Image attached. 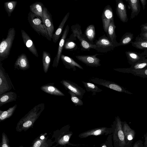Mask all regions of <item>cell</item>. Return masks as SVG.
I'll list each match as a JSON object with an SVG mask.
<instances>
[{
	"label": "cell",
	"instance_id": "obj_20",
	"mask_svg": "<svg viewBox=\"0 0 147 147\" xmlns=\"http://www.w3.org/2000/svg\"><path fill=\"white\" fill-rule=\"evenodd\" d=\"M30 67L28 58L25 54L22 53L18 56L14 63L15 68L18 70H26Z\"/></svg>",
	"mask_w": 147,
	"mask_h": 147
},
{
	"label": "cell",
	"instance_id": "obj_44",
	"mask_svg": "<svg viewBox=\"0 0 147 147\" xmlns=\"http://www.w3.org/2000/svg\"><path fill=\"white\" fill-rule=\"evenodd\" d=\"M144 142L143 145V147H147V132L144 134Z\"/></svg>",
	"mask_w": 147,
	"mask_h": 147
},
{
	"label": "cell",
	"instance_id": "obj_7",
	"mask_svg": "<svg viewBox=\"0 0 147 147\" xmlns=\"http://www.w3.org/2000/svg\"><path fill=\"white\" fill-rule=\"evenodd\" d=\"M15 90L9 76L0 63V95L9 92L11 89Z\"/></svg>",
	"mask_w": 147,
	"mask_h": 147
},
{
	"label": "cell",
	"instance_id": "obj_25",
	"mask_svg": "<svg viewBox=\"0 0 147 147\" xmlns=\"http://www.w3.org/2000/svg\"><path fill=\"white\" fill-rule=\"evenodd\" d=\"M69 14V12H68L65 15L63 19L56 31L53 33L52 39L53 42L54 43H56L57 42L61 35L62 34L64 26L68 18Z\"/></svg>",
	"mask_w": 147,
	"mask_h": 147
},
{
	"label": "cell",
	"instance_id": "obj_3",
	"mask_svg": "<svg viewBox=\"0 0 147 147\" xmlns=\"http://www.w3.org/2000/svg\"><path fill=\"white\" fill-rule=\"evenodd\" d=\"M111 127L113 129L112 135L114 147H129L125 142L121 121L118 116L115 117Z\"/></svg>",
	"mask_w": 147,
	"mask_h": 147
},
{
	"label": "cell",
	"instance_id": "obj_29",
	"mask_svg": "<svg viewBox=\"0 0 147 147\" xmlns=\"http://www.w3.org/2000/svg\"><path fill=\"white\" fill-rule=\"evenodd\" d=\"M116 26L115 24L114 19L111 22L109 27L108 32L107 34V37L112 42L119 46L118 43L116 40L117 36L115 32Z\"/></svg>",
	"mask_w": 147,
	"mask_h": 147
},
{
	"label": "cell",
	"instance_id": "obj_33",
	"mask_svg": "<svg viewBox=\"0 0 147 147\" xmlns=\"http://www.w3.org/2000/svg\"><path fill=\"white\" fill-rule=\"evenodd\" d=\"M134 38V34L129 32H127L124 34L121 38L119 46H124L129 44L131 42Z\"/></svg>",
	"mask_w": 147,
	"mask_h": 147
},
{
	"label": "cell",
	"instance_id": "obj_34",
	"mask_svg": "<svg viewBox=\"0 0 147 147\" xmlns=\"http://www.w3.org/2000/svg\"><path fill=\"white\" fill-rule=\"evenodd\" d=\"M17 3V1H11L4 3V6L9 17H10L15 9Z\"/></svg>",
	"mask_w": 147,
	"mask_h": 147
},
{
	"label": "cell",
	"instance_id": "obj_23",
	"mask_svg": "<svg viewBox=\"0 0 147 147\" xmlns=\"http://www.w3.org/2000/svg\"><path fill=\"white\" fill-rule=\"evenodd\" d=\"M40 89L47 94L59 96H64L65 94L54 85V83L47 84L42 86Z\"/></svg>",
	"mask_w": 147,
	"mask_h": 147
},
{
	"label": "cell",
	"instance_id": "obj_16",
	"mask_svg": "<svg viewBox=\"0 0 147 147\" xmlns=\"http://www.w3.org/2000/svg\"><path fill=\"white\" fill-rule=\"evenodd\" d=\"M122 129L125 142L129 147H132V143L135 138L136 132L130 128L126 121H121Z\"/></svg>",
	"mask_w": 147,
	"mask_h": 147
},
{
	"label": "cell",
	"instance_id": "obj_47",
	"mask_svg": "<svg viewBox=\"0 0 147 147\" xmlns=\"http://www.w3.org/2000/svg\"><path fill=\"white\" fill-rule=\"evenodd\" d=\"M51 147H59V146H57L56 144H55V145L52 146Z\"/></svg>",
	"mask_w": 147,
	"mask_h": 147
},
{
	"label": "cell",
	"instance_id": "obj_43",
	"mask_svg": "<svg viewBox=\"0 0 147 147\" xmlns=\"http://www.w3.org/2000/svg\"><path fill=\"white\" fill-rule=\"evenodd\" d=\"M141 30V32H147V24L142 25Z\"/></svg>",
	"mask_w": 147,
	"mask_h": 147
},
{
	"label": "cell",
	"instance_id": "obj_46",
	"mask_svg": "<svg viewBox=\"0 0 147 147\" xmlns=\"http://www.w3.org/2000/svg\"><path fill=\"white\" fill-rule=\"evenodd\" d=\"M140 69L142 71H143V74L147 76V69Z\"/></svg>",
	"mask_w": 147,
	"mask_h": 147
},
{
	"label": "cell",
	"instance_id": "obj_36",
	"mask_svg": "<svg viewBox=\"0 0 147 147\" xmlns=\"http://www.w3.org/2000/svg\"><path fill=\"white\" fill-rule=\"evenodd\" d=\"M132 45L137 49L143 50L147 52V40L132 41Z\"/></svg>",
	"mask_w": 147,
	"mask_h": 147
},
{
	"label": "cell",
	"instance_id": "obj_30",
	"mask_svg": "<svg viewBox=\"0 0 147 147\" xmlns=\"http://www.w3.org/2000/svg\"><path fill=\"white\" fill-rule=\"evenodd\" d=\"M51 61V55L49 52L43 51L42 54V63L43 71L45 73L49 69Z\"/></svg>",
	"mask_w": 147,
	"mask_h": 147
},
{
	"label": "cell",
	"instance_id": "obj_2",
	"mask_svg": "<svg viewBox=\"0 0 147 147\" xmlns=\"http://www.w3.org/2000/svg\"><path fill=\"white\" fill-rule=\"evenodd\" d=\"M70 127V125H67L53 132L52 138L55 139L54 142L58 146H65L66 145L71 146L80 145L73 144L69 142V140L73 134L72 131H69Z\"/></svg>",
	"mask_w": 147,
	"mask_h": 147
},
{
	"label": "cell",
	"instance_id": "obj_5",
	"mask_svg": "<svg viewBox=\"0 0 147 147\" xmlns=\"http://www.w3.org/2000/svg\"><path fill=\"white\" fill-rule=\"evenodd\" d=\"M16 35V30L13 27L8 30L5 38H3L0 43V62L7 59L10 54Z\"/></svg>",
	"mask_w": 147,
	"mask_h": 147
},
{
	"label": "cell",
	"instance_id": "obj_19",
	"mask_svg": "<svg viewBox=\"0 0 147 147\" xmlns=\"http://www.w3.org/2000/svg\"><path fill=\"white\" fill-rule=\"evenodd\" d=\"M21 33L23 42L25 45L34 55L38 57V55L37 50L30 37L23 30H21Z\"/></svg>",
	"mask_w": 147,
	"mask_h": 147
},
{
	"label": "cell",
	"instance_id": "obj_42",
	"mask_svg": "<svg viewBox=\"0 0 147 147\" xmlns=\"http://www.w3.org/2000/svg\"><path fill=\"white\" fill-rule=\"evenodd\" d=\"M143 141L141 140H139L134 143L132 147H143Z\"/></svg>",
	"mask_w": 147,
	"mask_h": 147
},
{
	"label": "cell",
	"instance_id": "obj_26",
	"mask_svg": "<svg viewBox=\"0 0 147 147\" xmlns=\"http://www.w3.org/2000/svg\"><path fill=\"white\" fill-rule=\"evenodd\" d=\"M45 6L40 2H35L30 6V11L40 17L43 21V10Z\"/></svg>",
	"mask_w": 147,
	"mask_h": 147
},
{
	"label": "cell",
	"instance_id": "obj_38",
	"mask_svg": "<svg viewBox=\"0 0 147 147\" xmlns=\"http://www.w3.org/2000/svg\"><path fill=\"white\" fill-rule=\"evenodd\" d=\"M147 66V59L138 62L131 65V69L137 70L142 69Z\"/></svg>",
	"mask_w": 147,
	"mask_h": 147
},
{
	"label": "cell",
	"instance_id": "obj_13",
	"mask_svg": "<svg viewBox=\"0 0 147 147\" xmlns=\"http://www.w3.org/2000/svg\"><path fill=\"white\" fill-rule=\"evenodd\" d=\"M54 141L49 138L47 133L41 134L33 140L30 147H51Z\"/></svg>",
	"mask_w": 147,
	"mask_h": 147
},
{
	"label": "cell",
	"instance_id": "obj_10",
	"mask_svg": "<svg viewBox=\"0 0 147 147\" xmlns=\"http://www.w3.org/2000/svg\"><path fill=\"white\" fill-rule=\"evenodd\" d=\"M113 127H102L93 129L80 133L78 137L81 138H86L91 136H100L105 135L107 136L112 133Z\"/></svg>",
	"mask_w": 147,
	"mask_h": 147
},
{
	"label": "cell",
	"instance_id": "obj_12",
	"mask_svg": "<svg viewBox=\"0 0 147 147\" xmlns=\"http://www.w3.org/2000/svg\"><path fill=\"white\" fill-rule=\"evenodd\" d=\"M102 27L104 31L107 34L109 24L114 19V14L111 6L108 5L104 8L101 16Z\"/></svg>",
	"mask_w": 147,
	"mask_h": 147
},
{
	"label": "cell",
	"instance_id": "obj_39",
	"mask_svg": "<svg viewBox=\"0 0 147 147\" xmlns=\"http://www.w3.org/2000/svg\"><path fill=\"white\" fill-rule=\"evenodd\" d=\"M0 145V147H11L9 145V140L8 137L4 132L2 134L1 141ZM19 147H23V146H21Z\"/></svg>",
	"mask_w": 147,
	"mask_h": 147
},
{
	"label": "cell",
	"instance_id": "obj_32",
	"mask_svg": "<svg viewBox=\"0 0 147 147\" xmlns=\"http://www.w3.org/2000/svg\"><path fill=\"white\" fill-rule=\"evenodd\" d=\"M86 91L88 92H91L92 95L95 96L97 93L102 91V90L99 88L97 86L92 83L82 81Z\"/></svg>",
	"mask_w": 147,
	"mask_h": 147
},
{
	"label": "cell",
	"instance_id": "obj_31",
	"mask_svg": "<svg viewBox=\"0 0 147 147\" xmlns=\"http://www.w3.org/2000/svg\"><path fill=\"white\" fill-rule=\"evenodd\" d=\"M17 107L16 104L9 108L7 110L3 111L0 110V122L8 119L14 113Z\"/></svg>",
	"mask_w": 147,
	"mask_h": 147
},
{
	"label": "cell",
	"instance_id": "obj_15",
	"mask_svg": "<svg viewBox=\"0 0 147 147\" xmlns=\"http://www.w3.org/2000/svg\"><path fill=\"white\" fill-rule=\"evenodd\" d=\"M69 30V27L68 25H67L63 32L62 36L59 42L57 53L53 60L52 66L54 68L57 67L58 65L65 40L68 34Z\"/></svg>",
	"mask_w": 147,
	"mask_h": 147
},
{
	"label": "cell",
	"instance_id": "obj_6",
	"mask_svg": "<svg viewBox=\"0 0 147 147\" xmlns=\"http://www.w3.org/2000/svg\"><path fill=\"white\" fill-rule=\"evenodd\" d=\"M28 20L31 27L39 35L51 41L46 26L40 17L30 11L28 14Z\"/></svg>",
	"mask_w": 147,
	"mask_h": 147
},
{
	"label": "cell",
	"instance_id": "obj_35",
	"mask_svg": "<svg viewBox=\"0 0 147 147\" xmlns=\"http://www.w3.org/2000/svg\"><path fill=\"white\" fill-rule=\"evenodd\" d=\"M63 48L69 51H73L77 49L78 46L73 41L68 38L65 40Z\"/></svg>",
	"mask_w": 147,
	"mask_h": 147
},
{
	"label": "cell",
	"instance_id": "obj_28",
	"mask_svg": "<svg viewBox=\"0 0 147 147\" xmlns=\"http://www.w3.org/2000/svg\"><path fill=\"white\" fill-rule=\"evenodd\" d=\"M84 35L87 40L90 43L94 44L93 42L96 37V31L94 25L88 26L84 32Z\"/></svg>",
	"mask_w": 147,
	"mask_h": 147
},
{
	"label": "cell",
	"instance_id": "obj_14",
	"mask_svg": "<svg viewBox=\"0 0 147 147\" xmlns=\"http://www.w3.org/2000/svg\"><path fill=\"white\" fill-rule=\"evenodd\" d=\"M96 54L94 55H76V57L78 60L85 64L86 65L91 67H98L101 65L100 60L96 57Z\"/></svg>",
	"mask_w": 147,
	"mask_h": 147
},
{
	"label": "cell",
	"instance_id": "obj_27",
	"mask_svg": "<svg viewBox=\"0 0 147 147\" xmlns=\"http://www.w3.org/2000/svg\"><path fill=\"white\" fill-rule=\"evenodd\" d=\"M130 7L131 12V18L133 19L137 16L140 11V6L139 0H125Z\"/></svg>",
	"mask_w": 147,
	"mask_h": 147
},
{
	"label": "cell",
	"instance_id": "obj_1",
	"mask_svg": "<svg viewBox=\"0 0 147 147\" xmlns=\"http://www.w3.org/2000/svg\"><path fill=\"white\" fill-rule=\"evenodd\" d=\"M45 108V104L43 103L35 106L18 122L16 127V131L18 132L26 131L30 128H32L34 123Z\"/></svg>",
	"mask_w": 147,
	"mask_h": 147
},
{
	"label": "cell",
	"instance_id": "obj_37",
	"mask_svg": "<svg viewBox=\"0 0 147 147\" xmlns=\"http://www.w3.org/2000/svg\"><path fill=\"white\" fill-rule=\"evenodd\" d=\"M68 93L71 96V101L75 106H81L83 105V102L82 100L77 97L73 92L68 90Z\"/></svg>",
	"mask_w": 147,
	"mask_h": 147
},
{
	"label": "cell",
	"instance_id": "obj_24",
	"mask_svg": "<svg viewBox=\"0 0 147 147\" xmlns=\"http://www.w3.org/2000/svg\"><path fill=\"white\" fill-rule=\"evenodd\" d=\"M17 95L16 92L9 91L0 95V107L7 103L16 100Z\"/></svg>",
	"mask_w": 147,
	"mask_h": 147
},
{
	"label": "cell",
	"instance_id": "obj_40",
	"mask_svg": "<svg viewBox=\"0 0 147 147\" xmlns=\"http://www.w3.org/2000/svg\"><path fill=\"white\" fill-rule=\"evenodd\" d=\"M100 147H114L113 144L112 134L108 135L105 142L101 144Z\"/></svg>",
	"mask_w": 147,
	"mask_h": 147
},
{
	"label": "cell",
	"instance_id": "obj_17",
	"mask_svg": "<svg viewBox=\"0 0 147 147\" xmlns=\"http://www.w3.org/2000/svg\"><path fill=\"white\" fill-rule=\"evenodd\" d=\"M43 22L47 28L48 34L52 39L54 28L52 16L47 8L45 7L43 10Z\"/></svg>",
	"mask_w": 147,
	"mask_h": 147
},
{
	"label": "cell",
	"instance_id": "obj_22",
	"mask_svg": "<svg viewBox=\"0 0 147 147\" xmlns=\"http://www.w3.org/2000/svg\"><path fill=\"white\" fill-rule=\"evenodd\" d=\"M125 54L128 62L131 65L146 59L142 53L136 52L128 51L125 52Z\"/></svg>",
	"mask_w": 147,
	"mask_h": 147
},
{
	"label": "cell",
	"instance_id": "obj_41",
	"mask_svg": "<svg viewBox=\"0 0 147 147\" xmlns=\"http://www.w3.org/2000/svg\"><path fill=\"white\" fill-rule=\"evenodd\" d=\"M144 40H147V32H141L135 39L136 41Z\"/></svg>",
	"mask_w": 147,
	"mask_h": 147
},
{
	"label": "cell",
	"instance_id": "obj_18",
	"mask_svg": "<svg viewBox=\"0 0 147 147\" xmlns=\"http://www.w3.org/2000/svg\"><path fill=\"white\" fill-rule=\"evenodd\" d=\"M116 11L117 15L120 20L123 23L127 22L128 19L125 5L122 0H115Z\"/></svg>",
	"mask_w": 147,
	"mask_h": 147
},
{
	"label": "cell",
	"instance_id": "obj_4",
	"mask_svg": "<svg viewBox=\"0 0 147 147\" xmlns=\"http://www.w3.org/2000/svg\"><path fill=\"white\" fill-rule=\"evenodd\" d=\"M72 33L69 38L74 41L78 39L80 42L81 50L89 51L91 49L96 50V46L88 42L86 39L84 34H83L81 26L79 24L73 25L71 26Z\"/></svg>",
	"mask_w": 147,
	"mask_h": 147
},
{
	"label": "cell",
	"instance_id": "obj_8",
	"mask_svg": "<svg viewBox=\"0 0 147 147\" xmlns=\"http://www.w3.org/2000/svg\"><path fill=\"white\" fill-rule=\"evenodd\" d=\"M96 50L101 53H107L113 50L118 45L112 42L104 34L98 38L94 42Z\"/></svg>",
	"mask_w": 147,
	"mask_h": 147
},
{
	"label": "cell",
	"instance_id": "obj_21",
	"mask_svg": "<svg viewBox=\"0 0 147 147\" xmlns=\"http://www.w3.org/2000/svg\"><path fill=\"white\" fill-rule=\"evenodd\" d=\"M60 59L65 68L67 69H71L74 71L76 70V67L81 69H84L81 65L71 57L62 54Z\"/></svg>",
	"mask_w": 147,
	"mask_h": 147
},
{
	"label": "cell",
	"instance_id": "obj_9",
	"mask_svg": "<svg viewBox=\"0 0 147 147\" xmlns=\"http://www.w3.org/2000/svg\"><path fill=\"white\" fill-rule=\"evenodd\" d=\"M89 81L94 84L101 85L113 90L120 92L131 94L129 92L118 84L112 81L99 78L92 77L89 79Z\"/></svg>",
	"mask_w": 147,
	"mask_h": 147
},
{
	"label": "cell",
	"instance_id": "obj_11",
	"mask_svg": "<svg viewBox=\"0 0 147 147\" xmlns=\"http://www.w3.org/2000/svg\"><path fill=\"white\" fill-rule=\"evenodd\" d=\"M60 82L66 90L72 91L80 99L82 98L86 92L85 90L70 80H63Z\"/></svg>",
	"mask_w": 147,
	"mask_h": 147
},
{
	"label": "cell",
	"instance_id": "obj_45",
	"mask_svg": "<svg viewBox=\"0 0 147 147\" xmlns=\"http://www.w3.org/2000/svg\"><path fill=\"white\" fill-rule=\"evenodd\" d=\"M140 1L142 5L143 9H144L146 3V0H140Z\"/></svg>",
	"mask_w": 147,
	"mask_h": 147
}]
</instances>
